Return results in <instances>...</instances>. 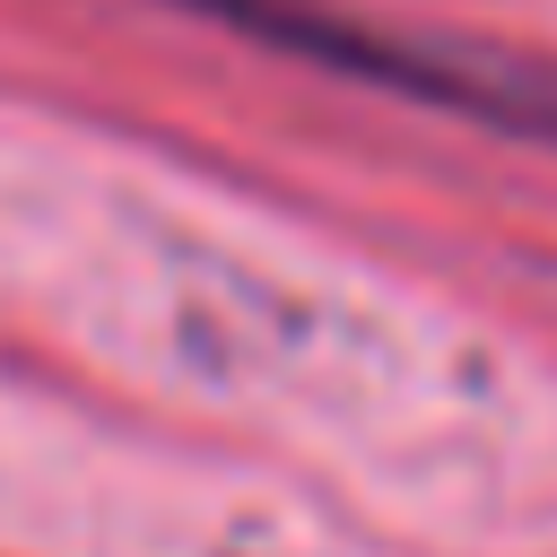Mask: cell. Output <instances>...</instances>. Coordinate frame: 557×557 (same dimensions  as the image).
Listing matches in <instances>:
<instances>
[{
	"instance_id": "6da1fadb",
	"label": "cell",
	"mask_w": 557,
	"mask_h": 557,
	"mask_svg": "<svg viewBox=\"0 0 557 557\" xmlns=\"http://www.w3.org/2000/svg\"><path fill=\"white\" fill-rule=\"evenodd\" d=\"M252 44H278V52H305V61H331L366 87H392V96H418V104H453V113H479V122H513V131H557V104L548 96H522L513 78H487L479 61H435L400 35H374V26H348V17H322L305 0H183Z\"/></svg>"
}]
</instances>
